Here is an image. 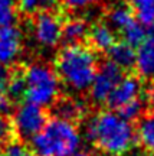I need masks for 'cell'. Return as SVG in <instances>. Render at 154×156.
Returning a JSON list of instances; mask_svg holds the SVG:
<instances>
[{"instance_id":"3","label":"cell","mask_w":154,"mask_h":156,"mask_svg":"<svg viewBox=\"0 0 154 156\" xmlns=\"http://www.w3.org/2000/svg\"><path fill=\"white\" fill-rule=\"evenodd\" d=\"M30 140L36 156H69L81 145V133L72 120L56 116L45 123Z\"/></svg>"},{"instance_id":"10","label":"cell","mask_w":154,"mask_h":156,"mask_svg":"<svg viewBox=\"0 0 154 156\" xmlns=\"http://www.w3.org/2000/svg\"><path fill=\"white\" fill-rule=\"evenodd\" d=\"M147 36L135 51L134 67L137 68L140 77L149 81H154V26H150Z\"/></svg>"},{"instance_id":"9","label":"cell","mask_w":154,"mask_h":156,"mask_svg":"<svg viewBox=\"0 0 154 156\" xmlns=\"http://www.w3.org/2000/svg\"><path fill=\"white\" fill-rule=\"evenodd\" d=\"M23 36L13 25L0 26V65L7 67L16 61L22 52Z\"/></svg>"},{"instance_id":"2","label":"cell","mask_w":154,"mask_h":156,"mask_svg":"<svg viewBox=\"0 0 154 156\" xmlns=\"http://www.w3.org/2000/svg\"><path fill=\"white\" fill-rule=\"evenodd\" d=\"M98 69V58L91 48L81 44L66 45L55 58V71L66 88L87 91Z\"/></svg>"},{"instance_id":"23","label":"cell","mask_w":154,"mask_h":156,"mask_svg":"<svg viewBox=\"0 0 154 156\" xmlns=\"http://www.w3.org/2000/svg\"><path fill=\"white\" fill-rule=\"evenodd\" d=\"M61 2L68 9L79 10V9H87L89 6H94L98 0H61Z\"/></svg>"},{"instance_id":"8","label":"cell","mask_w":154,"mask_h":156,"mask_svg":"<svg viewBox=\"0 0 154 156\" xmlns=\"http://www.w3.org/2000/svg\"><path fill=\"white\" fill-rule=\"evenodd\" d=\"M141 81L134 75L121 77V80L115 84V87L110 93L107 103L111 108L120 110L124 106L130 104L132 101L141 98Z\"/></svg>"},{"instance_id":"14","label":"cell","mask_w":154,"mask_h":156,"mask_svg":"<svg viewBox=\"0 0 154 156\" xmlns=\"http://www.w3.org/2000/svg\"><path fill=\"white\" fill-rule=\"evenodd\" d=\"M135 137H138L145 151L154 155V112L140 116Z\"/></svg>"},{"instance_id":"24","label":"cell","mask_w":154,"mask_h":156,"mask_svg":"<svg viewBox=\"0 0 154 156\" xmlns=\"http://www.w3.org/2000/svg\"><path fill=\"white\" fill-rule=\"evenodd\" d=\"M9 78L10 73L9 69L3 65H0V98L7 95V85H9Z\"/></svg>"},{"instance_id":"17","label":"cell","mask_w":154,"mask_h":156,"mask_svg":"<svg viewBox=\"0 0 154 156\" xmlns=\"http://www.w3.org/2000/svg\"><path fill=\"white\" fill-rule=\"evenodd\" d=\"M134 16L144 26H154V0H128Z\"/></svg>"},{"instance_id":"7","label":"cell","mask_w":154,"mask_h":156,"mask_svg":"<svg viewBox=\"0 0 154 156\" xmlns=\"http://www.w3.org/2000/svg\"><path fill=\"white\" fill-rule=\"evenodd\" d=\"M121 77L122 69L112 61H107L101 67H98L88 87L89 98L92 100V103H95V104L107 103L110 93L115 87V84L121 80Z\"/></svg>"},{"instance_id":"20","label":"cell","mask_w":154,"mask_h":156,"mask_svg":"<svg viewBox=\"0 0 154 156\" xmlns=\"http://www.w3.org/2000/svg\"><path fill=\"white\" fill-rule=\"evenodd\" d=\"M25 95V78L23 71L10 73L9 85H7V97L10 100H19Z\"/></svg>"},{"instance_id":"11","label":"cell","mask_w":154,"mask_h":156,"mask_svg":"<svg viewBox=\"0 0 154 156\" xmlns=\"http://www.w3.org/2000/svg\"><path fill=\"white\" fill-rule=\"evenodd\" d=\"M87 38L89 39V44L97 51H108L110 46L115 42L114 30L108 23H95L94 26L88 28V35Z\"/></svg>"},{"instance_id":"16","label":"cell","mask_w":154,"mask_h":156,"mask_svg":"<svg viewBox=\"0 0 154 156\" xmlns=\"http://www.w3.org/2000/svg\"><path fill=\"white\" fill-rule=\"evenodd\" d=\"M134 20H137L134 13H132L131 7L125 5H115L114 7H111L108 12V22L112 29H117L122 32L124 29H127Z\"/></svg>"},{"instance_id":"6","label":"cell","mask_w":154,"mask_h":156,"mask_svg":"<svg viewBox=\"0 0 154 156\" xmlns=\"http://www.w3.org/2000/svg\"><path fill=\"white\" fill-rule=\"evenodd\" d=\"M46 123L43 107L30 101L23 103L15 110L10 127L20 139H32Z\"/></svg>"},{"instance_id":"13","label":"cell","mask_w":154,"mask_h":156,"mask_svg":"<svg viewBox=\"0 0 154 156\" xmlns=\"http://www.w3.org/2000/svg\"><path fill=\"white\" fill-rule=\"evenodd\" d=\"M53 104H55L56 116L66 119V120H72V122L79 120L84 117V113H85V106L82 101L72 98V97L58 98Z\"/></svg>"},{"instance_id":"5","label":"cell","mask_w":154,"mask_h":156,"mask_svg":"<svg viewBox=\"0 0 154 156\" xmlns=\"http://www.w3.org/2000/svg\"><path fill=\"white\" fill-rule=\"evenodd\" d=\"M62 26L63 22L58 13L46 9L39 10L32 20L33 39L39 46L52 49L62 41Z\"/></svg>"},{"instance_id":"25","label":"cell","mask_w":154,"mask_h":156,"mask_svg":"<svg viewBox=\"0 0 154 156\" xmlns=\"http://www.w3.org/2000/svg\"><path fill=\"white\" fill-rule=\"evenodd\" d=\"M10 124L7 122H5V120H2L0 119V146L5 143L6 140H7V137H9V134H10Z\"/></svg>"},{"instance_id":"15","label":"cell","mask_w":154,"mask_h":156,"mask_svg":"<svg viewBox=\"0 0 154 156\" xmlns=\"http://www.w3.org/2000/svg\"><path fill=\"white\" fill-rule=\"evenodd\" d=\"M88 35V25L84 19L74 17L62 26V39L68 45L81 44Z\"/></svg>"},{"instance_id":"19","label":"cell","mask_w":154,"mask_h":156,"mask_svg":"<svg viewBox=\"0 0 154 156\" xmlns=\"http://www.w3.org/2000/svg\"><path fill=\"white\" fill-rule=\"evenodd\" d=\"M0 156H36V153L22 142L10 140L0 146Z\"/></svg>"},{"instance_id":"4","label":"cell","mask_w":154,"mask_h":156,"mask_svg":"<svg viewBox=\"0 0 154 156\" xmlns=\"http://www.w3.org/2000/svg\"><path fill=\"white\" fill-rule=\"evenodd\" d=\"M25 98L40 107L52 106L59 98L61 81L56 71L45 62H33L23 71Z\"/></svg>"},{"instance_id":"12","label":"cell","mask_w":154,"mask_h":156,"mask_svg":"<svg viewBox=\"0 0 154 156\" xmlns=\"http://www.w3.org/2000/svg\"><path fill=\"white\" fill-rule=\"evenodd\" d=\"M108 55H110V61H112L121 69H128L134 67L135 51H134V46L127 44L125 41L114 42L108 49Z\"/></svg>"},{"instance_id":"18","label":"cell","mask_w":154,"mask_h":156,"mask_svg":"<svg viewBox=\"0 0 154 156\" xmlns=\"http://www.w3.org/2000/svg\"><path fill=\"white\" fill-rule=\"evenodd\" d=\"M145 28L147 26H144L143 23H140L138 20H134L128 28L121 32L122 36H124V41L127 44L132 45V46H138L147 36V29Z\"/></svg>"},{"instance_id":"26","label":"cell","mask_w":154,"mask_h":156,"mask_svg":"<svg viewBox=\"0 0 154 156\" xmlns=\"http://www.w3.org/2000/svg\"><path fill=\"white\" fill-rule=\"evenodd\" d=\"M69 156H92L91 153H88V152H74V153H71Z\"/></svg>"},{"instance_id":"21","label":"cell","mask_w":154,"mask_h":156,"mask_svg":"<svg viewBox=\"0 0 154 156\" xmlns=\"http://www.w3.org/2000/svg\"><path fill=\"white\" fill-rule=\"evenodd\" d=\"M16 19L15 0H0V26L13 25Z\"/></svg>"},{"instance_id":"1","label":"cell","mask_w":154,"mask_h":156,"mask_svg":"<svg viewBox=\"0 0 154 156\" xmlns=\"http://www.w3.org/2000/svg\"><path fill=\"white\" fill-rule=\"evenodd\" d=\"M85 136L108 156H122L135 143V130L130 120L117 112H99L85 124Z\"/></svg>"},{"instance_id":"22","label":"cell","mask_w":154,"mask_h":156,"mask_svg":"<svg viewBox=\"0 0 154 156\" xmlns=\"http://www.w3.org/2000/svg\"><path fill=\"white\" fill-rule=\"evenodd\" d=\"M19 9L26 15H35L49 6V0H17Z\"/></svg>"}]
</instances>
